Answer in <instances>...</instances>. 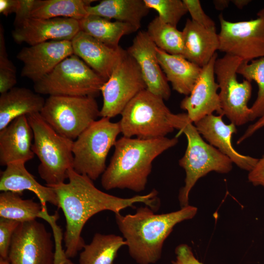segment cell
I'll return each mask as SVG.
<instances>
[{
	"label": "cell",
	"mask_w": 264,
	"mask_h": 264,
	"mask_svg": "<svg viewBox=\"0 0 264 264\" xmlns=\"http://www.w3.org/2000/svg\"><path fill=\"white\" fill-rule=\"evenodd\" d=\"M68 182L49 186L55 192L66 220L64 241L66 256L75 257L85 245L81 236L87 221L97 213L106 210L115 214L127 207H134L137 203H143L154 212L159 207L158 192L152 190L144 195L122 198L104 192L94 185L92 180L76 173L72 168L68 173Z\"/></svg>",
	"instance_id": "cell-1"
},
{
	"label": "cell",
	"mask_w": 264,
	"mask_h": 264,
	"mask_svg": "<svg viewBox=\"0 0 264 264\" xmlns=\"http://www.w3.org/2000/svg\"><path fill=\"white\" fill-rule=\"evenodd\" d=\"M197 211V207L188 205L176 211L156 214L146 206L137 208L134 214L115 216L130 255L139 264H151L160 258L163 243L175 226L192 219Z\"/></svg>",
	"instance_id": "cell-2"
},
{
	"label": "cell",
	"mask_w": 264,
	"mask_h": 264,
	"mask_svg": "<svg viewBox=\"0 0 264 264\" xmlns=\"http://www.w3.org/2000/svg\"><path fill=\"white\" fill-rule=\"evenodd\" d=\"M178 142L176 137L141 139L123 136L115 142L113 155L102 175V187L106 190L144 191L153 161Z\"/></svg>",
	"instance_id": "cell-3"
},
{
	"label": "cell",
	"mask_w": 264,
	"mask_h": 264,
	"mask_svg": "<svg viewBox=\"0 0 264 264\" xmlns=\"http://www.w3.org/2000/svg\"><path fill=\"white\" fill-rule=\"evenodd\" d=\"M170 121L174 129L184 133L187 146L184 155L179 160L185 172V185L179 192L181 207L189 205V195L197 181L211 172L226 174L232 169V161L219 150L207 143L185 113H172Z\"/></svg>",
	"instance_id": "cell-4"
},
{
	"label": "cell",
	"mask_w": 264,
	"mask_h": 264,
	"mask_svg": "<svg viewBox=\"0 0 264 264\" xmlns=\"http://www.w3.org/2000/svg\"><path fill=\"white\" fill-rule=\"evenodd\" d=\"M33 132L32 150L40 160L38 172L47 186L65 182L72 168L73 141L55 132L40 113L26 115Z\"/></svg>",
	"instance_id": "cell-5"
},
{
	"label": "cell",
	"mask_w": 264,
	"mask_h": 264,
	"mask_svg": "<svg viewBox=\"0 0 264 264\" xmlns=\"http://www.w3.org/2000/svg\"><path fill=\"white\" fill-rule=\"evenodd\" d=\"M172 112L164 100L146 89L137 94L126 106L118 122L124 136L141 139L166 137L174 128L170 122Z\"/></svg>",
	"instance_id": "cell-6"
},
{
	"label": "cell",
	"mask_w": 264,
	"mask_h": 264,
	"mask_svg": "<svg viewBox=\"0 0 264 264\" xmlns=\"http://www.w3.org/2000/svg\"><path fill=\"white\" fill-rule=\"evenodd\" d=\"M120 133L118 122L105 117L95 121L73 141V170L96 180L105 172L108 154Z\"/></svg>",
	"instance_id": "cell-7"
},
{
	"label": "cell",
	"mask_w": 264,
	"mask_h": 264,
	"mask_svg": "<svg viewBox=\"0 0 264 264\" xmlns=\"http://www.w3.org/2000/svg\"><path fill=\"white\" fill-rule=\"evenodd\" d=\"M106 81L78 56L72 54L49 74L34 83L40 94L97 96Z\"/></svg>",
	"instance_id": "cell-8"
},
{
	"label": "cell",
	"mask_w": 264,
	"mask_h": 264,
	"mask_svg": "<svg viewBox=\"0 0 264 264\" xmlns=\"http://www.w3.org/2000/svg\"><path fill=\"white\" fill-rule=\"evenodd\" d=\"M100 110L93 97L50 95L40 114L58 133L74 141L100 117Z\"/></svg>",
	"instance_id": "cell-9"
},
{
	"label": "cell",
	"mask_w": 264,
	"mask_h": 264,
	"mask_svg": "<svg viewBox=\"0 0 264 264\" xmlns=\"http://www.w3.org/2000/svg\"><path fill=\"white\" fill-rule=\"evenodd\" d=\"M242 62L237 57L225 54L217 58L214 65L222 114L236 126L250 121L251 113L248 106L252 93L251 82L245 79L239 82L237 77L238 69Z\"/></svg>",
	"instance_id": "cell-10"
},
{
	"label": "cell",
	"mask_w": 264,
	"mask_h": 264,
	"mask_svg": "<svg viewBox=\"0 0 264 264\" xmlns=\"http://www.w3.org/2000/svg\"><path fill=\"white\" fill-rule=\"evenodd\" d=\"M145 89L140 68L126 51L101 88L103 105L99 116L110 119L121 114L128 104Z\"/></svg>",
	"instance_id": "cell-11"
},
{
	"label": "cell",
	"mask_w": 264,
	"mask_h": 264,
	"mask_svg": "<svg viewBox=\"0 0 264 264\" xmlns=\"http://www.w3.org/2000/svg\"><path fill=\"white\" fill-rule=\"evenodd\" d=\"M219 50L249 62L264 57V8L256 19L232 22L219 16Z\"/></svg>",
	"instance_id": "cell-12"
},
{
	"label": "cell",
	"mask_w": 264,
	"mask_h": 264,
	"mask_svg": "<svg viewBox=\"0 0 264 264\" xmlns=\"http://www.w3.org/2000/svg\"><path fill=\"white\" fill-rule=\"evenodd\" d=\"M51 233L36 220L20 222L11 240L10 264H55Z\"/></svg>",
	"instance_id": "cell-13"
},
{
	"label": "cell",
	"mask_w": 264,
	"mask_h": 264,
	"mask_svg": "<svg viewBox=\"0 0 264 264\" xmlns=\"http://www.w3.org/2000/svg\"><path fill=\"white\" fill-rule=\"evenodd\" d=\"M72 54L70 41H50L23 47L17 55V58L23 64L21 75L34 83Z\"/></svg>",
	"instance_id": "cell-14"
},
{
	"label": "cell",
	"mask_w": 264,
	"mask_h": 264,
	"mask_svg": "<svg viewBox=\"0 0 264 264\" xmlns=\"http://www.w3.org/2000/svg\"><path fill=\"white\" fill-rule=\"evenodd\" d=\"M81 30L79 21L58 17L39 19L28 17L15 26L14 40L30 46L50 41H71Z\"/></svg>",
	"instance_id": "cell-15"
},
{
	"label": "cell",
	"mask_w": 264,
	"mask_h": 264,
	"mask_svg": "<svg viewBox=\"0 0 264 264\" xmlns=\"http://www.w3.org/2000/svg\"><path fill=\"white\" fill-rule=\"evenodd\" d=\"M216 53L210 61L202 67L201 73L190 93L181 101L180 107L187 111L189 120L194 124L205 116L216 111L223 115L215 80L214 65Z\"/></svg>",
	"instance_id": "cell-16"
},
{
	"label": "cell",
	"mask_w": 264,
	"mask_h": 264,
	"mask_svg": "<svg viewBox=\"0 0 264 264\" xmlns=\"http://www.w3.org/2000/svg\"><path fill=\"white\" fill-rule=\"evenodd\" d=\"M156 48L147 32L140 31L126 51L138 64L146 89L167 100L171 96V89L159 64Z\"/></svg>",
	"instance_id": "cell-17"
},
{
	"label": "cell",
	"mask_w": 264,
	"mask_h": 264,
	"mask_svg": "<svg viewBox=\"0 0 264 264\" xmlns=\"http://www.w3.org/2000/svg\"><path fill=\"white\" fill-rule=\"evenodd\" d=\"M222 115H207L194 123L198 131L209 144L227 156L238 167L250 171L258 159L241 154L233 147L232 137L237 132L236 126L232 123L225 124Z\"/></svg>",
	"instance_id": "cell-18"
},
{
	"label": "cell",
	"mask_w": 264,
	"mask_h": 264,
	"mask_svg": "<svg viewBox=\"0 0 264 264\" xmlns=\"http://www.w3.org/2000/svg\"><path fill=\"white\" fill-rule=\"evenodd\" d=\"M73 54L107 81L126 53L120 46L106 45L80 30L71 41Z\"/></svg>",
	"instance_id": "cell-19"
},
{
	"label": "cell",
	"mask_w": 264,
	"mask_h": 264,
	"mask_svg": "<svg viewBox=\"0 0 264 264\" xmlns=\"http://www.w3.org/2000/svg\"><path fill=\"white\" fill-rule=\"evenodd\" d=\"M33 132L26 115L16 118L0 131V164L32 159Z\"/></svg>",
	"instance_id": "cell-20"
},
{
	"label": "cell",
	"mask_w": 264,
	"mask_h": 264,
	"mask_svg": "<svg viewBox=\"0 0 264 264\" xmlns=\"http://www.w3.org/2000/svg\"><path fill=\"white\" fill-rule=\"evenodd\" d=\"M184 39L183 57L202 67L219 48L216 28L203 27L188 19L182 31Z\"/></svg>",
	"instance_id": "cell-21"
},
{
	"label": "cell",
	"mask_w": 264,
	"mask_h": 264,
	"mask_svg": "<svg viewBox=\"0 0 264 264\" xmlns=\"http://www.w3.org/2000/svg\"><path fill=\"white\" fill-rule=\"evenodd\" d=\"M25 163L16 162L6 166L1 172L0 178V190L12 192L22 195L25 190L34 193L39 198L43 209H46L49 202L58 207L59 202L53 189L39 183L25 166Z\"/></svg>",
	"instance_id": "cell-22"
},
{
	"label": "cell",
	"mask_w": 264,
	"mask_h": 264,
	"mask_svg": "<svg viewBox=\"0 0 264 264\" xmlns=\"http://www.w3.org/2000/svg\"><path fill=\"white\" fill-rule=\"evenodd\" d=\"M45 100L41 94L23 87H14L0 96V131L15 119L40 113Z\"/></svg>",
	"instance_id": "cell-23"
},
{
	"label": "cell",
	"mask_w": 264,
	"mask_h": 264,
	"mask_svg": "<svg viewBox=\"0 0 264 264\" xmlns=\"http://www.w3.org/2000/svg\"><path fill=\"white\" fill-rule=\"evenodd\" d=\"M156 54L160 66L173 89L180 94L188 95L199 77L202 67L182 56L169 54L158 47Z\"/></svg>",
	"instance_id": "cell-24"
},
{
	"label": "cell",
	"mask_w": 264,
	"mask_h": 264,
	"mask_svg": "<svg viewBox=\"0 0 264 264\" xmlns=\"http://www.w3.org/2000/svg\"><path fill=\"white\" fill-rule=\"evenodd\" d=\"M88 15L129 23L137 29L150 9L144 0H103L98 4L86 7Z\"/></svg>",
	"instance_id": "cell-25"
},
{
	"label": "cell",
	"mask_w": 264,
	"mask_h": 264,
	"mask_svg": "<svg viewBox=\"0 0 264 264\" xmlns=\"http://www.w3.org/2000/svg\"><path fill=\"white\" fill-rule=\"evenodd\" d=\"M80 29L106 45L112 48L120 47L121 38L136 31L133 25L94 15H88L79 21Z\"/></svg>",
	"instance_id": "cell-26"
},
{
	"label": "cell",
	"mask_w": 264,
	"mask_h": 264,
	"mask_svg": "<svg viewBox=\"0 0 264 264\" xmlns=\"http://www.w3.org/2000/svg\"><path fill=\"white\" fill-rule=\"evenodd\" d=\"M126 245L124 238L114 234L96 233L85 244L79 256V264H113L119 249Z\"/></svg>",
	"instance_id": "cell-27"
},
{
	"label": "cell",
	"mask_w": 264,
	"mask_h": 264,
	"mask_svg": "<svg viewBox=\"0 0 264 264\" xmlns=\"http://www.w3.org/2000/svg\"><path fill=\"white\" fill-rule=\"evenodd\" d=\"M93 0H34L29 17H64L80 21L88 15L86 7Z\"/></svg>",
	"instance_id": "cell-28"
},
{
	"label": "cell",
	"mask_w": 264,
	"mask_h": 264,
	"mask_svg": "<svg viewBox=\"0 0 264 264\" xmlns=\"http://www.w3.org/2000/svg\"><path fill=\"white\" fill-rule=\"evenodd\" d=\"M21 195L12 192H2L0 194V218L20 222L41 218L43 207L33 199H23Z\"/></svg>",
	"instance_id": "cell-29"
},
{
	"label": "cell",
	"mask_w": 264,
	"mask_h": 264,
	"mask_svg": "<svg viewBox=\"0 0 264 264\" xmlns=\"http://www.w3.org/2000/svg\"><path fill=\"white\" fill-rule=\"evenodd\" d=\"M147 33L157 47L173 55L183 56L184 39L182 31L156 16L147 26Z\"/></svg>",
	"instance_id": "cell-30"
},
{
	"label": "cell",
	"mask_w": 264,
	"mask_h": 264,
	"mask_svg": "<svg viewBox=\"0 0 264 264\" xmlns=\"http://www.w3.org/2000/svg\"><path fill=\"white\" fill-rule=\"evenodd\" d=\"M237 74L250 82L254 81L257 84V98L250 107V119L253 121L264 114V57L249 62H242L238 69Z\"/></svg>",
	"instance_id": "cell-31"
},
{
	"label": "cell",
	"mask_w": 264,
	"mask_h": 264,
	"mask_svg": "<svg viewBox=\"0 0 264 264\" xmlns=\"http://www.w3.org/2000/svg\"><path fill=\"white\" fill-rule=\"evenodd\" d=\"M149 9L158 13V17L164 22L176 27L182 17L188 10L183 0H144Z\"/></svg>",
	"instance_id": "cell-32"
},
{
	"label": "cell",
	"mask_w": 264,
	"mask_h": 264,
	"mask_svg": "<svg viewBox=\"0 0 264 264\" xmlns=\"http://www.w3.org/2000/svg\"><path fill=\"white\" fill-rule=\"evenodd\" d=\"M2 26H0V93L7 92L17 83L16 69L9 60Z\"/></svg>",
	"instance_id": "cell-33"
},
{
	"label": "cell",
	"mask_w": 264,
	"mask_h": 264,
	"mask_svg": "<svg viewBox=\"0 0 264 264\" xmlns=\"http://www.w3.org/2000/svg\"><path fill=\"white\" fill-rule=\"evenodd\" d=\"M20 222L0 218V259L7 260L13 235Z\"/></svg>",
	"instance_id": "cell-34"
},
{
	"label": "cell",
	"mask_w": 264,
	"mask_h": 264,
	"mask_svg": "<svg viewBox=\"0 0 264 264\" xmlns=\"http://www.w3.org/2000/svg\"><path fill=\"white\" fill-rule=\"evenodd\" d=\"M192 20L206 28H216L215 22L203 10L198 0H183Z\"/></svg>",
	"instance_id": "cell-35"
},
{
	"label": "cell",
	"mask_w": 264,
	"mask_h": 264,
	"mask_svg": "<svg viewBox=\"0 0 264 264\" xmlns=\"http://www.w3.org/2000/svg\"><path fill=\"white\" fill-rule=\"evenodd\" d=\"M176 260L172 264H203L194 256L191 248L186 244L177 246L175 250Z\"/></svg>",
	"instance_id": "cell-36"
},
{
	"label": "cell",
	"mask_w": 264,
	"mask_h": 264,
	"mask_svg": "<svg viewBox=\"0 0 264 264\" xmlns=\"http://www.w3.org/2000/svg\"><path fill=\"white\" fill-rule=\"evenodd\" d=\"M248 179L253 185L264 187V154L258 159L255 166L249 172Z\"/></svg>",
	"instance_id": "cell-37"
},
{
	"label": "cell",
	"mask_w": 264,
	"mask_h": 264,
	"mask_svg": "<svg viewBox=\"0 0 264 264\" xmlns=\"http://www.w3.org/2000/svg\"><path fill=\"white\" fill-rule=\"evenodd\" d=\"M34 0H20L19 7L16 12L14 22L16 26L22 21L29 17Z\"/></svg>",
	"instance_id": "cell-38"
},
{
	"label": "cell",
	"mask_w": 264,
	"mask_h": 264,
	"mask_svg": "<svg viewBox=\"0 0 264 264\" xmlns=\"http://www.w3.org/2000/svg\"><path fill=\"white\" fill-rule=\"evenodd\" d=\"M264 127V114L254 123L248 126L244 133L238 139L237 144H239L250 137L256 131Z\"/></svg>",
	"instance_id": "cell-39"
},
{
	"label": "cell",
	"mask_w": 264,
	"mask_h": 264,
	"mask_svg": "<svg viewBox=\"0 0 264 264\" xmlns=\"http://www.w3.org/2000/svg\"><path fill=\"white\" fill-rule=\"evenodd\" d=\"M20 0H0V13L4 16L15 13L18 11Z\"/></svg>",
	"instance_id": "cell-40"
},
{
	"label": "cell",
	"mask_w": 264,
	"mask_h": 264,
	"mask_svg": "<svg viewBox=\"0 0 264 264\" xmlns=\"http://www.w3.org/2000/svg\"><path fill=\"white\" fill-rule=\"evenodd\" d=\"M231 2L230 0H214L213 1L215 8L217 10H223L226 8Z\"/></svg>",
	"instance_id": "cell-41"
},
{
	"label": "cell",
	"mask_w": 264,
	"mask_h": 264,
	"mask_svg": "<svg viewBox=\"0 0 264 264\" xmlns=\"http://www.w3.org/2000/svg\"><path fill=\"white\" fill-rule=\"evenodd\" d=\"M251 0H232L231 2H232L235 6L240 9H242L246 6Z\"/></svg>",
	"instance_id": "cell-42"
},
{
	"label": "cell",
	"mask_w": 264,
	"mask_h": 264,
	"mask_svg": "<svg viewBox=\"0 0 264 264\" xmlns=\"http://www.w3.org/2000/svg\"><path fill=\"white\" fill-rule=\"evenodd\" d=\"M0 264H10L7 260L0 259Z\"/></svg>",
	"instance_id": "cell-43"
}]
</instances>
